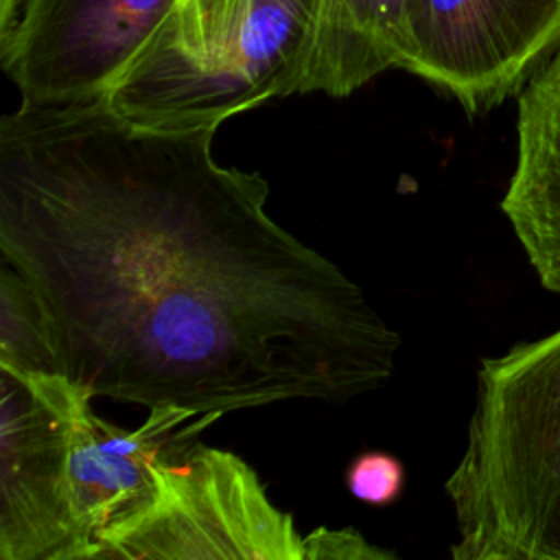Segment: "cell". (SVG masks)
<instances>
[{
  "label": "cell",
  "instance_id": "cell-8",
  "mask_svg": "<svg viewBox=\"0 0 560 560\" xmlns=\"http://www.w3.org/2000/svg\"><path fill=\"white\" fill-rule=\"evenodd\" d=\"M501 210L540 284L560 295V46L518 92L516 166Z\"/></svg>",
  "mask_w": 560,
  "mask_h": 560
},
{
  "label": "cell",
  "instance_id": "cell-7",
  "mask_svg": "<svg viewBox=\"0 0 560 560\" xmlns=\"http://www.w3.org/2000/svg\"><path fill=\"white\" fill-rule=\"evenodd\" d=\"M90 400L81 392L72 402L68 446V497L81 560H94L98 536L109 525L151 503L162 455L219 418L158 407L149 409L140 429L129 431L98 418Z\"/></svg>",
  "mask_w": 560,
  "mask_h": 560
},
{
  "label": "cell",
  "instance_id": "cell-13",
  "mask_svg": "<svg viewBox=\"0 0 560 560\" xmlns=\"http://www.w3.org/2000/svg\"><path fill=\"white\" fill-rule=\"evenodd\" d=\"M317 558H339V560H372V558H394L387 549L370 545L354 527H317L313 534L304 536V560Z\"/></svg>",
  "mask_w": 560,
  "mask_h": 560
},
{
  "label": "cell",
  "instance_id": "cell-6",
  "mask_svg": "<svg viewBox=\"0 0 560 560\" xmlns=\"http://www.w3.org/2000/svg\"><path fill=\"white\" fill-rule=\"evenodd\" d=\"M63 374L0 368V558L81 560L68 497L70 411Z\"/></svg>",
  "mask_w": 560,
  "mask_h": 560
},
{
  "label": "cell",
  "instance_id": "cell-11",
  "mask_svg": "<svg viewBox=\"0 0 560 560\" xmlns=\"http://www.w3.org/2000/svg\"><path fill=\"white\" fill-rule=\"evenodd\" d=\"M0 368L20 374H63L35 291L4 260L0 271Z\"/></svg>",
  "mask_w": 560,
  "mask_h": 560
},
{
  "label": "cell",
  "instance_id": "cell-3",
  "mask_svg": "<svg viewBox=\"0 0 560 560\" xmlns=\"http://www.w3.org/2000/svg\"><path fill=\"white\" fill-rule=\"evenodd\" d=\"M103 558L304 560V536L249 464L184 438L158 462L151 503L98 536Z\"/></svg>",
  "mask_w": 560,
  "mask_h": 560
},
{
  "label": "cell",
  "instance_id": "cell-12",
  "mask_svg": "<svg viewBox=\"0 0 560 560\" xmlns=\"http://www.w3.org/2000/svg\"><path fill=\"white\" fill-rule=\"evenodd\" d=\"M346 486L359 501L383 508L402 494L405 466L389 453L365 451L350 462Z\"/></svg>",
  "mask_w": 560,
  "mask_h": 560
},
{
  "label": "cell",
  "instance_id": "cell-4",
  "mask_svg": "<svg viewBox=\"0 0 560 560\" xmlns=\"http://www.w3.org/2000/svg\"><path fill=\"white\" fill-rule=\"evenodd\" d=\"M560 46V0H411L398 68L470 116L523 90Z\"/></svg>",
  "mask_w": 560,
  "mask_h": 560
},
{
  "label": "cell",
  "instance_id": "cell-9",
  "mask_svg": "<svg viewBox=\"0 0 560 560\" xmlns=\"http://www.w3.org/2000/svg\"><path fill=\"white\" fill-rule=\"evenodd\" d=\"M411 0H317L302 94L348 96L398 68Z\"/></svg>",
  "mask_w": 560,
  "mask_h": 560
},
{
  "label": "cell",
  "instance_id": "cell-10",
  "mask_svg": "<svg viewBox=\"0 0 560 560\" xmlns=\"http://www.w3.org/2000/svg\"><path fill=\"white\" fill-rule=\"evenodd\" d=\"M245 0H179L127 68L147 94H175L203 77L236 31Z\"/></svg>",
  "mask_w": 560,
  "mask_h": 560
},
{
  "label": "cell",
  "instance_id": "cell-5",
  "mask_svg": "<svg viewBox=\"0 0 560 560\" xmlns=\"http://www.w3.org/2000/svg\"><path fill=\"white\" fill-rule=\"evenodd\" d=\"M179 0H20L0 59L31 107L103 98Z\"/></svg>",
  "mask_w": 560,
  "mask_h": 560
},
{
  "label": "cell",
  "instance_id": "cell-2",
  "mask_svg": "<svg viewBox=\"0 0 560 560\" xmlns=\"http://www.w3.org/2000/svg\"><path fill=\"white\" fill-rule=\"evenodd\" d=\"M446 494L455 560H560V330L481 361Z\"/></svg>",
  "mask_w": 560,
  "mask_h": 560
},
{
  "label": "cell",
  "instance_id": "cell-1",
  "mask_svg": "<svg viewBox=\"0 0 560 560\" xmlns=\"http://www.w3.org/2000/svg\"><path fill=\"white\" fill-rule=\"evenodd\" d=\"M217 127H147L103 98L0 122V254L85 394L223 416L385 385L400 335L214 160Z\"/></svg>",
  "mask_w": 560,
  "mask_h": 560
}]
</instances>
